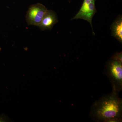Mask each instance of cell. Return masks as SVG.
I'll use <instances>...</instances> for the list:
<instances>
[{"mask_svg":"<svg viewBox=\"0 0 122 122\" xmlns=\"http://www.w3.org/2000/svg\"><path fill=\"white\" fill-rule=\"evenodd\" d=\"M48 9L40 3L30 5L25 16V19L29 25L38 26L41 22Z\"/></svg>","mask_w":122,"mask_h":122,"instance_id":"cell-3","label":"cell"},{"mask_svg":"<svg viewBox=\"0 0 122 122\" xmlns=\"http://www.w3.org/2000/svg\"><path fill=\"white\" fill-rule=\"evenodd\" d=\"M112 35L120 42H122V18L120 16L111 25Z\"/></svg>","mask_w":122,"mask_h":122,"instance_id":"cell-6","label":"cell"},{"mask_svg":"<svg viewBox=\"0 0 122 122\" xmlns=\"http://www.w3.org/2000/svg\"><path fill=\"white\" fill-rule=\"evenodd\" d=\"M122 53L114 55L106 64L103 74L107 76L112 86V90L117 92L122 89Z\"/></svg>","mask_w":122,"mask_h":122,"instance_id":"cell-2","label":"cell"},{"mask_svg":"<svg viewBox=\"0 0 122 122\" xmlns=\"http://www.w3.org/2000/svg\"><path fill=\"white\" fill-rule=\"evenodd\" d=\"M89 115L97 122H122V100L118 92L112 90L111 93L95 101L92 105Z\"/></svg>","mask_w":122,"mask_h":122,"instance_id":"cell-1","label":"cell"},{"mask_svg":"<svg viewBox=\"0 0 122 122\" xmlns=\"http://www.w3.org/2000/svg\"><path fill=\"white\" fill-rule=\"evenodd\" d=\"M96 0H84L80 10L76 15L71 19H82L87 21L91 25L93 35H95L92 25L93 17L97 12L95 2Z\"/></svg>","mask_w":122,"mask_h":122,"instance_id":"cell-4","label":"cell"},{"mask_svg":"<svg viewBox=\"0 0 122 122\" xmlns=\"http://www.w3.org/2000/svg\"><path fill=\"white\" fill-rule=\"evenodd\" d=\"M58 22L56 13L51 10H47L41 24L38 26L42 30H50Z\"/></svg>","mask_w":122,"mask_h":122,"instance_id":"cell-5","label":"cell"}]
</instances>
